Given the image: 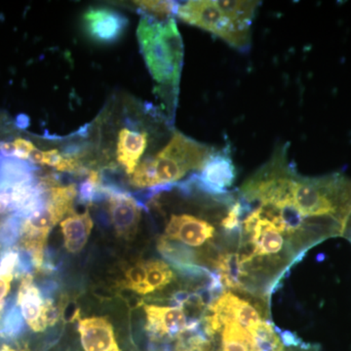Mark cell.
<instances>
[{"label":"cell","mask_w":351,"mask_h":351,"mask_svg":"<svg viewBox=\"0 0 351 351\" xmlns=\"http://www.w3.org/2000/svg\"><path fill=\"white\" fill-rule=\"evenodd\" d=\"M141 53L152 77L156 94L170 117H174L184 62V44L174 18L158 20L142 12L137 29Z\"/></svg>","instance_id":"obj_1"},{"label":"cell","mask_w":351,"mask_h":351,"mask_svg":"<svg viewBox=\"0 0 351 351\" xmlns=\"http://www.w3.org/2000/svg\"><path fill=\"white\" fill-rule=\"evenodd\" d=\"M258 1L193 0L179 4L176 15L186 24L209 32L239 51L250 48L251 25Z\"/></svg>","instance_id":"obj_2"},{"label":"cell","mask_w":351,"mask_h":351,"mask_svg":"<svg viewBox=\"0 0 351 351\" xmlns=\"http://www.w3.org/2000/svg\"><path fill=\"white\" fill-rule=\"evenodd\" d=\"M213 149L176 131L163 149L138 164L131 184L136 189L174 184L191 171H199Z\"/></svg>","instance_id":"obj_3"},{"label":"cell","mask_w":351,"mask_h":351,"mask_svg":"<svg viewBox=\"0 0 351 351\" xmlns=\"http://www.w3.org/2000/svg\"><path fill=\"white\" fill-rule=\"evenodd\" d=\"M237 179V169L228 149L211 152L202 168L182 182L189 191L195 188L211 198L226 197Z\"/></svg>","instance_id":"obj_4"},{"label":"cell","mask_w":351,"mask_h":351,"mask_svg":"<svg viewBox=\"0 0 351 351\" xmlns=\"http://www.w3.org/2000/svg\"><path fill=\"white\" fill-rule=\"evenodd\" d=\"M82 21L87 38L99 44L117 43L128 27L127 17L108 7H90Z\"/></svg>","instance_id":"obj_5"},{"label":"cell","mask_w":351,"mask_h":351,"mask_svg":"<svg viewBox=\"0 0 351 351\" xmlns=\"http://www.w3.org/2000/svg\"><path fill=\"white\" fill-rule=\"evenodd\" d=\"M103 189L107 195L108 213L117 234L122 239H133L140 223V203L130 193L113 184H105Z\"/></svg>","instance_id":"obj_6"},{"label":"cell","mask_w":351,"mask_h":351,"mask_svg":"<svg viewBox=\"0 0 351 351\" xmlns=\"http://www.w3.org/2000/svg\"><path fill=\"white\" fill-rule=\"evenodd\" d=\"M147 331L152 339H179L188 332V319L181 307L144 304Z\"/></svg>","instance_id":"obj_7"},{"label":"cell","mask_w":351,"mask_h":351,"mask_svg":"<svg viewBox=\"0 0 351 351\" xmlns=\"http://www.w3.org/2000/svg\"><path fill=\"white\" fill-rule=\"evenodd\" d=\"M216 233V228L209 221L191 215L182 214L171 216L163 237L195 248L206 242L210 243Z\"/></svg>","instance_id":"obj_8"},{"label":"cell","mask_w":351,"mask_h":351,"mask_svg":"<svg viewBox=\"0 0 351 351\" xmlns=\"http://www.w3.org/2000/svg\"><path fill=\"white\" fill-rule=\"evenodd\" d=\"M44 301L43 293L34 284V276L29 272L25 274L18 292L17 304L23 318L34 332H43L47 328L43 318Z\"/></svg>","instance_id":"obj_9"},{"label":"cell","mask_w":351,"mask_h":351,"mask_svg":"<svg viewBox=\"0 0 351 351\" xmlns=\"http://www.w3.org/2000/svg\"><path fill=\"white\" fill-rule=\"evenodd\" d=\"M78 332L84 351H112L119 346L112 325L106 318L80 320Z\"/></svg>","instance_id":"obj_10"},{"label":"cell","mask_w":351,"mask_h":351,"mask_svg":"<svg viewBox=\"0 0 351 351\" xmlns=\"http://www.w3.org/2000/svg\"><path fill=\"white\" fill-rule=\"evenodd\" d=\"M147 132L122 129L117 141V157L127 174L132 175L138 167V161L147 147Z\"/></svg>","instance_id":"obj_11"},{"label":"cell","mask_w":351,"mask_h":351,"mask_svg":"<svg viewBox=\"0 0 351 351\" xmlns=\"http://www.w3.org/2000/svg\"><path fill=\"white\" fill-rule=\"evenodd\" d=\"M60 223L66 250L69 253H80L86 245L93 228V221L89 212L71 214Z\"/></svg>","instance_id":"obj_12"},{"label":"cell","mask_w":351,"mask_h":351,"mask_svg":"<svg viewBox=\"0 0 351 351\" xmlns=\"http://www.w3.org/2000/svg\"><path fill=\"white\" fill-rule=\"evenodd\" d=\"M221 332V351H260L253 335L237 321H228Z\"/></svg>","instance_id":"obj_13"},{"label":"cell","mask_w":351,"mask_h":351,"mask_svg":"<svg viewBox=\"0 0 351 351\" xmlns=\"http://www.w3.org/2000/svg\"><path fill=\"white\" fill-rule=\"evenodd\" d=\"M76 196L77 189L75 184L55 186L48 189L47 209L57 223L62 221L64 215L75 213L73 202Z\"/></svg>","instance_id":"obj_14"},{"label":"cell","mask_w":351,"mask_h":351,"mask_svg":"<svg viewBox=\"0 0 351 351\" xmlns=\"http://www.w3.org/2000/svg\"><path fill=\"white\" fill-rule=\"evenodd\" d=\"M157 248L173 267L180 265H197L195 252L174 240L162 237L159 239Z\"/></svg>","instance_id":"obj_15"},{"label":"cell","mask_w":351,"mask_h":351,"mask_svg":"<svg viewBox=\"0 0 351 351\" xmlns=\"http://www.w3.org/2000/svg\"><path fill=\"white\" fill-rule=\"evenodd\" d=\"M147 265V286L149 294L154 291L161 290L172 282L175 278L174 272L167 263L160 260L145 262Z\"/></svg>","instance_id":"obj_16"},{"label":"cell","mask_w":351,"mask_h":351,"mask_svg":"<svg viewBox=\"0 0 351 351\" xmlns=\"http://www.w3.org/2000/svg\"><path fill=\"white\" fill-rule=\"evenodd\" d=\"M125 278L122 281V287L129 289L138 295L149 294L147 286V265L140 262L132 265L126 270Z\"/></svg>","instance_id":"obj_17"},{"label":"cell","mask_w":351,"mask_h":351,"mask_svg":"<svg viewBox=\"0 0 351 351\" xmlns=\"http://www.w3.org/2000/svg\"><path fill=\"white\" fill-rule=\"evenodd\" d=\"M134 4L142 9V12L152 16L158 20H167L174 18L173 16L177 14L179 3L175 1H134Z\"/></svg>","instance_id":"obj_18"},{"label":"cell","mask_w":351,"mask_h":351,"mask_svg":"<svg viewBox=\"0 0 351 351\" xmlns=\"http://www.w3.org/2000/svg\"><path fill=\"white\" fill-rule=\"evenodd\" d=\"M23 325V316L21 315L20 311L14 307L12 311L7 314L5 319L2 323L0 335L3 338H16L22 332Z\"/></svg>","instance_id":"obj_19"},{"label":"cell","mask_w":351,"mask_h":351,"mask_svg":"<svg viewBox=\"0 0 351 351\" xmlns=\"http://www.w3.org/2000/svg\"><path fill=\"white\" fill-rule=\"evenodd\" d=\"M19 252L8 249L0 255V276H14L17 267H20Z\"/></svg>","instance_id":"obj_20"},{"label":"cell","mask_w":351,"mask_h":351,"mask_svg":"<svg viewBox=\"0 0 351 351\" xmlns=\"http://www.w3.org/2000/svg\"><path fill=\"white\" fill-rule=\"evenodd\" d=\"M15 156L21 160L29 159V154L34 149V145L29 141L25 140V138H16L15 142Z\"/></svg>","instance_id":"obj_21"},{"label":"cell","mask_w":351,"mask_h":351,"mask_svg":"<svg viewBox=\"0 0 351 351\" xmlns=\"http://www.w3.org/2000/svg\"><path fill=\"white\" fill-rule=\"evenodd\" d=\"M62 159H63V156L58 149L44 152V165L56 168L61 162Z\"/></svg>","instance_id":"obj_22"},{"label":"cell","mask_w":351,"mask_h":351,"mask_svg":"<svg viewBox=\"0 0 351 351\" xmlns=\"http://www.w3.org/2000/svg\"><path fill=\"white\" fill-rule=\"evenodd\" d=\"M13 278L14 276H0V301H4V298L8 295Z\"/></svg>","instance_id":"obj_23"},{"label":"cell","mask_w":351,"mask_h":351,"mask_svg":"<svg viewBox=\"0 0 351 351\" xmlns=\"http://www.w3.org/2000/svg\"><path fill=\"white\" fill-rule=\"evenodd\" d=\"M11 204H12V200H11L10 193H0V215L11 210Z\"/></svg>","instance_id":"obj_24"},{"label":"cell","mask_w":351,"mask_h":351,"mask_svg":"<svg viewBox=\"0 0 351 351\" xmlns=\"http://www.w3.org/2000/svg\"><path fill=\"white\" fill-rule=\"evenodd\" d=\"M29 160H31L32 163L43 165L44 152H41L40 149H36V147H34V149L29 154Z\"/></svg>","instance_id":"obj_25"},{"label":"cell","mask_w":351,"mask_h":351,"mask_svg":"<svg viewBox=\"0 0 351 351\" xmlns=\"http://www.w3.org/2000/svg\"><path fill=\"white\" fill-rule=\"evenodd\" d=\"M0 152L6 157L15 156V145H14V143H2L0 145Z\"/></svg>","instance_id":"obj_26"},{"label":"cell","mask_w":351,"mask_h":351,"mask_svg":"<svg viewBox=\"0 0 351 351\" xmlns=\"http://www.w3.org/2000/svg\"><path fill=\"white\" fill-rule=\"evenodd\" d=\"M0 351H18L16 350L15 348H11V346L3 345L0 348Z\"/></svg>","instance_id":"obj_27"},{"label":"cell","mask_w":351,"mask_h":351,"mask_svg":"<svg viewBox=\"0 0 351 351\" xmlns=\"http://www.w3.org/2000/svg\"><path fill=\"white\" fill-rule=\"evenodd\" d=\"M5 306V301H0V313H1L2 309Z\"/></svg>","instance_id":"obj_28"}]
</instances>
